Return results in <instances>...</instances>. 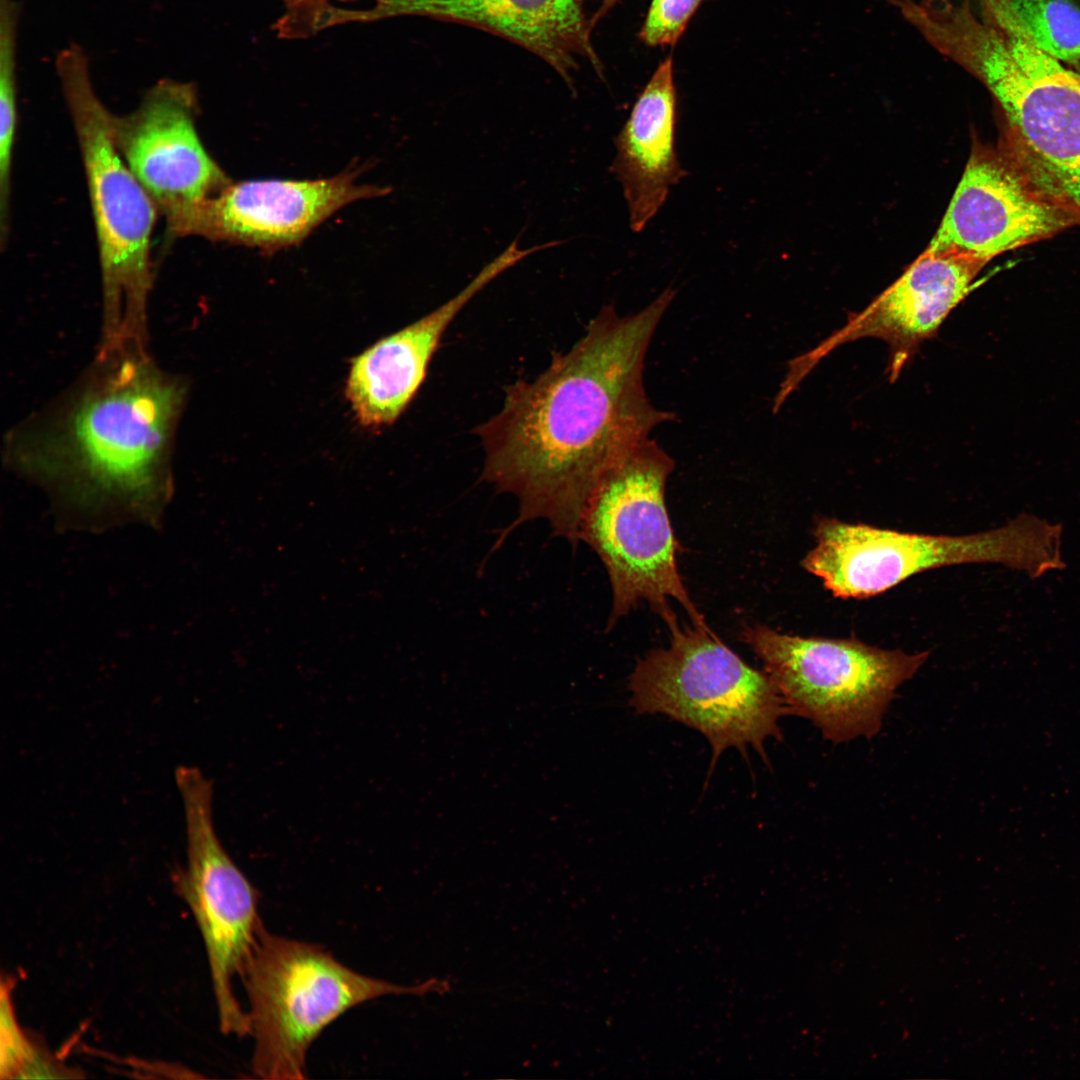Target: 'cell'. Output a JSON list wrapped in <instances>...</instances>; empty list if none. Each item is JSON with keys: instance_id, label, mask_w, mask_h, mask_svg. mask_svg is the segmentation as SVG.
I'll list each match as a JSON object with an SVG mask.
<instances>
[{"instance_id": "6da1fadb", "label": "cell", "mask_w": 1080, "mask_h": 1080, "mask_svg": "<svg viewBox=\"0 0 1080 1080\" xmlns=\"http://www.w3.org/2000/svg\"><path fill=\"white\" fill-rule=\"evenodd\" d=\"M675 295L668 287L626 316L603 306L569 351L535 379L507 386L499 412L477 427L482 479L519 505L498 544L535 519L578 542L582 511L604 473L675 419L650 402L643 380L650 342Z\"/></svg>"}, {"instance_id": "7a4b0ae2", "label": "cell", "mask_w": 1080, "mask_h": 1080, "mask_svg": "<svg viewBox=\"0 0 1080 1080\" xmlns=\"http://www.w3.org/2000/svg\"><path fill=\"white\" fill-rule=\"evenodd\" d=\"M106 364L15 451L65 527L158 526L172 492L171 446L185 389L144 352Z\"/></svg>"}, {"instance_id": "3957f363", "label": "cell", "mask_w": 1080, "mask_h": 1080, "mask_svg": "<svg viewBox=\"0 0 1080 1080\" xmlns=\"http://www.w3.org/2000/svg\"><path fill=\"white\" fill-rule=\"evenodd\" d=\"M78 140L93 212L103 297L104 349L143 347L152 289L151 239L158 210L124 161L112 114L97 96L84 50L55 61Z\"/></svg>"}, {"instance_id": "277c9868", "label": "cell", "mask_w": 1080, "mask_h": 1080, "mask_svg": "<svg viewBox=\"0 0 1080 1080\" xmlns=\"http://www.w3.org/2000/svg\"><path fill=\"white\" fill-rule=\"evenodd\" d=\"M254 1039L253 1074L261 1079L306 1078L307 1052L326 1026L363 1002L386 995L447 992L446 980L399 985L358 973L321 945L270 933L262 925L241 975Z\"/></svg>"}, {"instance_id": "5b68a950", "label": "cell", "mask_w": 1080, "mask_h": 1080, "mask_svg": "<svg viewBox=\"0 0 1080 1080\" xmlns=\"http://www.w3.org/2000/svg\"><path fill=\"white\" fill-rule=\"evenodd\" d=\"M802 566L835 597L868 598L939 567L995 563L1031 579L1061 568L1062 528L1020 513L1004 526L961 536L929 535L820 517Z\"/></svg>"}, {"instance_id": "8992f818", "label": "cell", "mask_w": 1080, "mask_h": 1080, "mask_svg": "<svg viewBox=\"0 0 1080 1080\" xmlns=\"http://www.w3.org/2000/svg\"><path fill=\"white\" fill-rule=\"evenodd\" d=\"M667 648L639 659L629 680L638 714H665L702 733L712 763L728 748L752 746L764 756L769 738L781 739L784 699L765 672L747 665L708 626L668 627Z\"/></svg>"}, {"instance_id": "52a82bcc", "label": "cell", "mask_w": 1080, "mask_h": 1080, "mask_svg": "<svg viewBox=\"0 0 1080 1080\" xmlns=\"http://www.w3.org/2000/svg\"><path fill=\"white\" fill-rule=\"evenodd\" d=\"M674 461L647 439L611 466L588 498L578 528L599 556L610 579L613 605L609 626L639 601H646L667 626L677 621L676 600L692 624L707 626L683 585L676 564L679 548L665 504Z\"/></svg>"}, {"instance_id": "ba28073f", "label": "cell", "mask_w": 1080, "mask_h": 1080, "mask_svg": "<svg viewBox=\"0 0 1080 1080\" xmlns=\"http://www.w3.org/2000/svg\"><path fill=\"white\" fill-rule=\"evenodd\" d=\"M743 641L762 661L789 714L809 720L833 744L876 736L897 689L930 652L909 654L856 638L783 634L746 627Z\"/></svg>"}, {"instance_id": "9c48e42d", "label": "cell", "mask_w": 1080, "mask_h": 1080, "mask_svg": "<svg viewBox=\"0 0 1080 1080\" xmlns=\"http://www.w3.org/2000/svg\"><path fill=\"white\" fill-rule=\"evenodd\" d=\"M980 82L999 108L998 142L1080 217V74L1017 32L996 47Z\"/></svg>"}, {"instance_id": "30bf717a", "label": "cell", "mask_w": 1080, "mask_h": 1080, "mask_svg": "<svg viewBox=\"0 0 1080 1080\" xmlns=\"http://www.w3.org/2000/svg\"><path fill=\"white\" fill-rule=\"evenodd\" d=\"M187 836V864L174 881L200 930L210 969L220 1030L249 1034V1020L235 996L263 925L259 894L222 846L212 817L213 787L196 767L175 770Z\"/></svg>"}, {"instance_id": "8fae6325", "label": "cell", "mask_w": 1080, "mask_h": 1080, "mask_svg": "<svg viewBox=\"0 0 1080 1080\" xmlns=\"http://www.w3.org/2000/svg\"><path fill=\"white\" fill-rule=\"evenodd\" d=\"M198 104L192 83L163 79L135 110L111 119L124 161L174 237H183L195 210L232 182L197 132Z\"/></svg>"}, {"instance_id": "7c38bea8", "label": "cell", "mask_w": 1080, "mask_h": 1080, "mask_svg": "<svg viewBox=\"0 0 1080 1080\" xmlns=\"http://www.w3.org/2000/svg\"><path fill=\"white\" fill-rule=\"evenodd\" d=\"M1074 226L1080 217L1041 189L1003 145L975 141L928 247L988 263Z\"/></svg>"}, {"instance_id": "4fadbf2b", "label": "cell", "mask_w": 1080, "mask_h": 1080, "mask_svg": "<svg viewBox=\"0 0 1080 1080\" xmlns=\"http://www.w3.org/2000/svg\"><path fill=\"white\" fill-rule=\"evenodd\" d=\"M987 263L929 247L864 310L812 350L789 362L775 400L783 404L800 382L834 349L861 338L889 348L888 378L895 381L920 345L934 337L950 312L973 289Z\"/></svg>"}, {"instance_id": "5bb4252c", "label": "cell", "mask_w": 1080, "mask_h": 1080, "mask_svg": "<svg viewBox=\"0 0 1080 1080\" xmlns=\"http://www.w3.org/2000/svg\"><path fill=\"white\" fill-rule=\"evenodd\" d=\"M359 169L314 180L231 182L205 200L184 231L214 242L273 253L302 242L317 226L351 202L389 190L356 183Z\"/></svg>"}, {"instance_id": "9a60e30c", "label": "cell", "mask_w": 1080, "mask_h": 1080, "mask_svg": "<svg viewBox=\"0 0 1080 1080\" xmlns=\"http://www.w3.org/2000/svg\"><path fill=\"white\" fill-rule=\"evenodd\" d=\"M368 10H350L352 22L422 16L454 22L500 36L549 64L575 94L573 73L588 62L602 77L584 0H373Z\"/></svg>"}, {"instance_id": "2e32d148", "label": "cell", "mask_w": 1080, "mask_h": 1080, "mask_svg": "<svg viewBox=\"0 0 1080 1080\" xmlns=\"http://www.w3.org/2000/svg\"><path fill=\"white\" fill-rule=\"evenodd\" d=\"M519 261V252L507 247L456 296L352 360L346 397L362 426L389 425L402 414L422 384L448 325L479 291Z\"/></svg>"}, {"instance_id": "e0dca14e", "label": "cell", "mask_w": 1080, "mask_h": 1080, "mask_svg": "<svg viewBox=\"0 0 1080 1080\" xmlns=\"http://www.w3.org/2000/svg\"><path fill=\"white\" fill-rule=\"evenodd\" d=\"M677 94L673 59L662 61L614 139L610 171L620 182L633 232H641L687 172L675 149Z\"/></svg>"}, {"instance_id": "ac0fdd59", "label": "cell", "mask_w": 1080, "mask_h": 1080, "mask_svg": "<svg viewBox=\"0 0 1080 1080\" xmlns=\"http://www.w3.org/2000/svg\"><path fill=\"white\" fill-rule=\"evenodd\" d=\"M20 6L0 0V240L10 231L13 148L17 130L16 51Z\"/></svg>"}, {"instance_id": "d6986e66", "label": "cell", "mask_w": 1080, "mask_h": 1080, "mask_svg": "<svg viewBox=\"0 0 1080 1080\" xmlns=\"http://www.w3.org/2000/svg\"><path fill=\"white\" fill-rule=\"evenodd\" d=\"M12 977H2L0 1002L1 1079L74 1078L75 1071L60 1063L20 1026L13 1003Z\"/></svg>"}, {"instance_id": "ffe728a7", "label": "cell", "mask_w": 1080, "mask_h": 1080, "mask_svg": "<svg viewBox=\"0 0 1080 1080\" xmlns=\"http://www.w3.org/2000/svg\"><path fill=\"white\" fill-rule=\"evenodd\" d=\"M1036 44L1080 74V8L1069 0H1011Z\"/></svg>"}, {"instance_id": "44dd1931", "label": "cell", "mask_w": 1080, "mask_h": 1080, "mask_svg": "<svg viewBox=\"0 0 1080 1080\" xmlns=\"http://www.w3.org/2000/svg\"><path fill=\"white\" fill-rule=\"evenodd\" d=\"M704 0H652L639 37L647 46L674 45Z\"/></svg>"}, {"instance_id": "7402d4cb", "label": "cell", "mask_w": 1080, "mask_h": 1080, "mask_svg": "<svg viewBox=\"0 0 1080 1080\" xmlns=\"http://www.w3.org/2000/svg\"><path fill=\"white\" fill-rule=\"evenodd\" d=\"M331 0H283L285 10L273 29L282 39H303L324 29Z\"/></svg>"}, {"instance_id": "603a6c76", "label": "cell", "mask_w": 1080, "mask_h": 1080, "mask_svg": "<svg viewBox=\"0 0 1080 1080\" xmlns=\"http://www.w3.org/2000/svg\"><path fill=\"white\" fill-rule=\"evenodd\" d=\"M619 1L620 0H601L595 12L592 14V16H590V23L592 28H594L597 23L601 21Z\"/></svg>"}]
</instances>
